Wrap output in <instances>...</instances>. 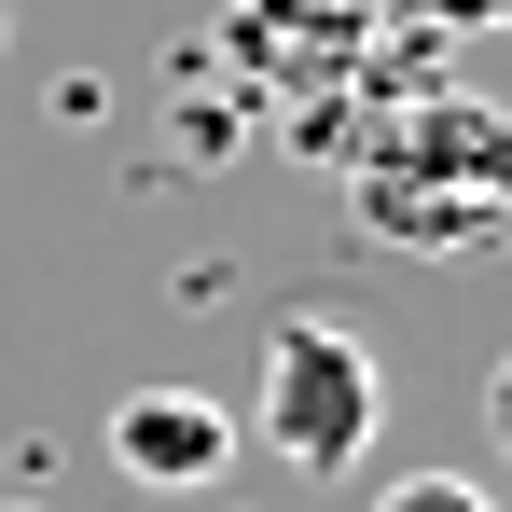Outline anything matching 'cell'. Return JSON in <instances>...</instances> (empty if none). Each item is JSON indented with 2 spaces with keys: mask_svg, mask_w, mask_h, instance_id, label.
Returning <instances> with one entry per match:
<instances>
[{
  "mask_svg": "<svg viewBox=\"0 0 512 512\" xmlns=\"http://www.w3.org/2000/svg\"><path fill=\"white\" fill-rule=\"evenodd\" d=\"M471 14H485V28H512V0H471Z\"/></svg>",
  "mask_w": 512,
  "mask_h": 512,
  "instance_id": "obj_6",
  "label": "cell"
},
{
  "mask_svg": "<svg viewBox=\"0 0 512 512\" xmlns=\"http://www.w3.org/2000/svg\"><path fill=\"white\" fill-rule=\"evenodd\" d=\"M97 443H111V471H125V485H167V499H180V485H222L236 416H222L208 388H125Z\"/></svg>",
  "mask_w": 512,
  "mask_h": 512,
  "instance_id": "obj_3",
  "label": "cell"
},
{
  "mask_svg": "<svg viewBox=\"0 0 512 512\" xmlns=\"http://www.w3.org/2000/svg\"><path fill=\"white\" fill-rule=\"evenodd\" d=\"M346 194H360L374 250H485L512 222V125L471 84H429V111H402Z\"/></svg>",
  "mask_w": 512,
  "mask_h": 512,
  "instance_id": "obj_1",
  "label": "cell"
},
{
  "mask_svg": "<svg viewBox=\"0 0 512 512\" xmlns=\"http://www.w3.org/2000/svg\"><path fill=\"white\" fill-rule=\"evenodd\" d=\"M250 429H263L277 471H360L374 429H388V360L360 346V319L291 305V319L263 333V416Z\"/></svg>",
  "mask_w": 512,
  "mask_h": 512,
  "instance_id": "obj_2",
  "label": "cell"
},
{
  "mask_svg": "<svg viewBox=\"0 0 512 512\" xmlns=\"http://www.w3.org/2000/svg\"><path fill=\"white\" fill-rule=\"evenodd\" d=\"M0 42H14V14H0Z\"/></svg>",
  "mask_w": 512,
  "mask_h": 512,
  "instance_id": "obj_7",
  "label": "cell"
},
{
  "mask_svg": "<svg viewBox=\"0 0 512 512\" xmlns=\"http://www.w3.org/2000/svg\"><path fill=\"white\" fill-rule=\"evenodd\" d=\"M374 512H499V499H485L471 471H402V485H388Z\"/></svg>",
  "mask_w": 512,
  "mask_h": 512,
  "instance_id": "obj_4",
  "label": "cell"
},
{
  "mask_svg": "<svg viewBox=\"0 0 512 512\" xmlns=\"http://www.w3.org/2000/svg\"><path fill=\"white\" fill-rule=\"evenodd\" d=\"M485 429H499V443H512V360H499V374H485Z\"/></svg>",
  "mask_w": 512,
  "mask_h": 512,
  "instance_id": "obj_5",
  "label": "cell"
}]
</instances>
